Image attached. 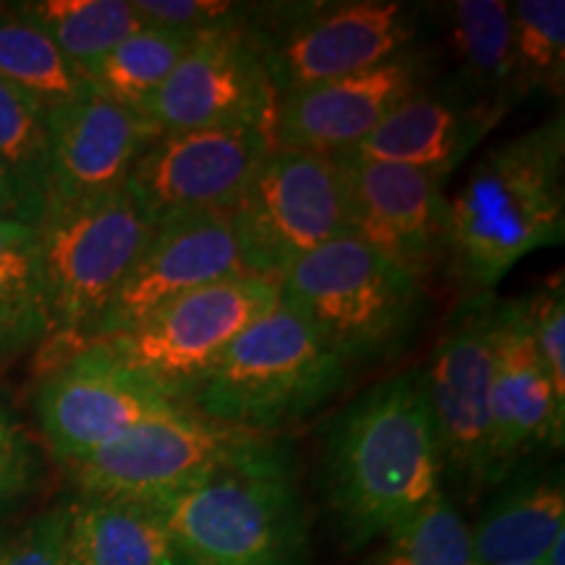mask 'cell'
<instances>
[{
  "instance_id": "cell-1",
  "label": "cell",
  "mask_w": 565,
  "mask_h": 565,
  "mask_svg": "<svg viewBox=\"0 0 565 565\" xmlns=\"http://www.w3.org/2000/svg\"><path fill=\"white\" fill-rule=\"evenodd\" d=\"M320 492L349 550L374 545L445 494L424 370L380 380L328 422Z\"/></svg>"
},
{
  "instance_id": "cell-2",
  "label": "cell",
  "mask_w": 565,
  "mask_h": 565,
  "mask_svg": "<svg viewBox=\"0 0 565 565\" xmlns=\"http://www.w3.org/2000/svg\"><path fill=\"white\" fill-rule=\"evenodd\" d=\"M565 118L487 150L448 196L445 270L466 294H494L526 254L563 242Z\"/></svg>"
},
{
  "instance_id": "cell-3",
  "label": "cell",
  "mask_w": 565,
  "mask_h": 565,
  "mask_svg": "<svg viewBox=\"0 0 565 565\" xmlns=\"http://www.w3.org/2000/svg\"><path fill=\"white\" fill-rule=\"evenodd\" d=\"M192 565H309L312 519L291 448L265 450L152 503Z\"/></svg>"
},
{
  "instance_id": "cell-4",
  "label": "cell",
  "mask_w": 565,
  "mask_h": 565,
  "mask_svg": "<svg viewBox=\"0 0 565 565\" xmlns=\"http://www.w3.org/2000/svg\"><path fill=\"white\" fill-rule=\"evenodd\" d=\"M349 377L341 353L278 301L225 349L189 408L246 433L275 435L312 416Z\"/></svg>"
},
{
  "instance_id": "cell-5",
  "label": "cell",
  "mask_w": 565,
  "mask_h": 565,
  "mask_svg": "<svg viewBox=\"0 0 565 565\" xmlns=\"http://www.w3.org/2000/svg\"><path fill=\"white\" fill-rule=\"evenodd\" d=\"M278 291L282 307L312 324L351 370L398 356L429 307L422 280L353 236L307 254Z\"/></svg>"
},
{
  "instance_id": "cell-6",
  "label": "cell",
  "mask_w": 565,
  "mask_h": 565,
  "mask_svg": "<svg viewBox=\"0 0 565 565\" xmlns=\"http://www.w3.org/2000/svg\"><path fill=\"white\" fill-rule=\"evenodd\" d=\"M152 225L126 189L76 204H47L38 231L53 333L40 349V372L92 341Z\"/></svg>"
},
{
  "instance_id": "cell-7",
  "label": "cell",
  "mask_w": 565,
  "mask_h": 565,
  "mask_svg": "<svg viewBox=\"0 0 565 565\" xmlns=\"http://www.w3.org/2000/svg\"><path fill=\"white\" fill-rule=\"evenodd\" d=\"M275 97L380 66L414 47L419 13L395 0L249 6Z\"/></svg>"
},
{
  "instance_id": "cell-8",
  "label": "cell",
  "mask_w": 565,
  "mask_h": 565,
  "mask_svg": "<svg viewBox=\"0 0 565 565\" xmlns=\"http://www.w3.org/2000/svg\"><path fill=\"white\" fill-rule=\"evenodd\" d=\"M498 294H466L437 338L424 383L433 408L445 484L479 498L500 484L492 456V370Z\"/></svg>"
},
{
  "instance_id": "cell-9",
  "label": "cell",
  "mask_w": 565,
  "mask_h": 565,
  "mask_svg": "<svg viewBox=\"0 0 565 565\" xmlns=\"http://www.w3.org/2000/svg\"><path fill=\"white\" fill-rule=\"evenodd\" d=\"M228 223L244 273L280 282L307 254L351 236L335 160L273 147Z\"/></svg>"
},
{
  "instance_id": "cell-10",
  "label": "cell",
  "mask_w": 565,
  "mask_h": 565,
  "mask_svg": "<svg viewBox=\"0 0 565 565\" xmlns=\"http://www.w3.org/2000/svg\"><path fill=\"white\" fill-rule=\"evenodd\" d=\"M273 440L183 406L139 424L68 471L79 494L158 503L257 456Z\"/></svg>"
},
{
  "instance_id": "cell-11",
  "label": "cell",
  "mask_w": 565,
  "mask_h": 565,
  "mask_svg": "<svg viewBox=\"0 0 565 565\" xmlns=\"http://www.w3.org/2000/svg\"><path fill=\"white\" fill-rule=\"evenodd\" d=\"M278 282L242 273L175 299L129 333L105 338V349L171 398L189 406L225 349L254 320L278 307Z\"/></svg>"
},
{
  "instance_id": "cell-12",
  "label": "cell",
  "mask_w": 565,
  "mask_h": 565,
  "mask_svg": "<svg viewBox=\"0 0 565 565\" xmlns=\"http://www.w3.org/2000/svg\"><path fill=\"white\" fill-rule=\"evenodd\" d=\"M40 374L34 412L47 448L66 469L139 424L183 408L103 343L84 345Z\"/></svg>"
},
{
  "instance_id": "cell-13",
  "label": "cell",
  "mask_w": 565,
  "mask_h": 565,
  "mask_svg": "<svg viewBox=\"0 0 565 565\" xmlns=\"http://www.w3.org/2000/svg\"><path fill=\"white\" fill-rule=\"evenodd\" d=\"M246 17L249 6L236 19L194 34L171 76L141 110L158 134L221 126L273 131L278 97Z\"/></svg>"
},
{
  "instance_id": "cell-14",
  "label": "cell",
  "mask_w": 565,
  "mask_h": 565,
  "mask_svg": "<svg viewBox=\"0 0 565 565\" xmlns=\"http://www.w3.org/2000/svg\"><path fill=\"white\" fill-rule=\"evenodd\" d=\"M353 238L427 286L448 259V194L433 175L391 162L338 154Z\"/></svg>"
},
{
  "instance_id": "cell-15",
  "label": "cell",
  "mask_w": 565,
  "mask_h": 565,
  "mask_svg": "<svg viewBox=\"0 0 565 565\" xmlns=\"http://www.w3.org/2000/svg\"><path fill=\"white\" fill-rule=\"evenodd\" d=\"M273 147V131L263 126L162 131L124 189L152 221L173 212H228Z\"/></svg>"
},
{
  "instance_id": "cell-16",
  "label": "cell",
  "mask_w": 565,
  "mask_h": 565,
  "mask_svg": "<svg viewBox=\"0 0 565 565\" xmlns=\"http://www.w3.org/2000/svg\"><path fill=\"white\" fill-rule=\"evenodd\" d=\"M244 273L228 212H173L150 236L97 322L89 343L129 333L160 307ZM87 343V345H89Z\"/></svg>"
},
{
  "instance_id": "cell-17",
  "label": "cell",
  "mask_w": 565,
  "mask_h": 565,
  "mask_svg": "<svg viewBox=\"0 0 565 565\" xmlns=\"http://www.w3.org/2000/svg\"><path fill=\"white\" fill-rule=\"evenodd\" d=\"M429 74L433 58L408 47L359 74L288 92L275 100L273 145L322 158L351 152L395 105L424 87Z\"/></svg>"
},
{
  "instance_id": "cell-18",
  "label": "cell",
  "mask_w": 565,
  "mask_h": 565,
  "mask_svg": "<svg viewBox=\"0 0 565 565\" xmlns=\"http://www.w3.org/2000/svg\"><path fill=\"white\" fill-rule=\"evenodd\" d=\"M490 414L500 482L534 456L563 448L565 404L536 353L524 296L500 299Z\"/></svg>"
},
{
  "instance_id": "cell-19",
  "label": "cell",
  "mask_w": 565,
  "mask_h": 565,
  "mask_svg": "<svg viewBox=\"0 0 565 565\" xmlns=\"http://www.w3.org/2000/svg\"><path fill=\"white\" fill-rule=\"evenodd\" d=\"M158 129L145 116L97 95L47 110V204H76L124 189Z\"/></svg>"
},
{
  "instance_id": "cell-20",
  "label": "cell",
  "mask_w": 565,
  "mask_h": 565,
  "mask_svg": "<svg viewBox=\"0 0 565 565\" xmlns=\"http://www.w3.org/2000/svg\"><path fill=\"white\" fill-rule=\"evenodd\" d=\"M505 116L508 113L469 97L450 79L427 82L395 105L362 145L343 154L406 166L445 183Z\"/></svg>"
},
{
  "instance_id": "cell-21",
  "label": "cell",
  "mask_w": 565,
  "mask_h": 565,
  "mask_svg": "<svg viewBox=\"0 0 565 565\" xmlns=\"http://www.w3.org/2000/svg\"><path fill=\"white\" fill-rule=\"evenodd\" d=\"M490 503L469 526L475 565H532L545 561L565 534V487L561 469L521 463L494 487Z\"/></svg>"
},
{
  "instance_id": "cell-22",
  "label": "cell",
  "mask_w": 565,
  "mask_h": 565,
  "mask_svg": "<svg viewBox=\"0 0 565 565\" xmlns=\"http://www.w3.org/2000/svg\"><path fill=\"white\" fill-rule=\"evenodd\" d=\"M68 565H192L152 503L79 494L66 503Z\"/></svg>"
},
{
  "instance_id": "cell-23",
  "label": "cell",
  "mask_w": 565,
  "mask_h": 565,
  "mask_svg": "<svg viewBox=\"0 0 565 565\" xmlns=\"http://www.w3.org/2000/svg\"><path fill=\"white\" fill-rule=\"evenodd\" d=\"M448 42L456 61L450 82L475 100L511 113L521 103L513 74L511 3L456 0L445 9Z\"/></svg>"
},
{
  "instance_id": "cell-24",
  "label": "cell",
  "mask_w": 565,
  "mask_h": 565,
  "mask_svg": "<svg viewBox=\"0 0 565 565\" xmlns=\"http://www.w3.org/2000/svg\"><path fill=\"white\" fill-rule=\"evenodd\" d=\"M51 333L38 225L0 217V359L40 351Z\"/></svg>"
},
{
  "instance_id": "cell-25",
  "label": "cell",
  "mask_w": 565,
  "mask_h": 565,
  "mask_svg": "<svg viewBox=\"0 0 565 565\" xmlns=\"http://www.w3.org/2000/svg\"><path fill=\"white\" fill-rule=\"evenodd\" d=\"M0 79L30 95L45 110L92 92L87 74L13 3L0 6Z\"/></svg>"
},
{
  "instance_id": "cell-26",
  "label": "cell",
  "mask_w": 565,
  "mask_h": 565,
  "mask_svg": "<svg viewBox=\"0 0 565 565\" xmlns=\"http://www.w3.org/2000/svg\"><path fill=\"white\" fill-rule=\"evenodd\" d=\"M13 6L51 34L84 74L145 26L131 0H26Z\"/></svg>"
},
{
  "instance_id": "cell-27",
  "label": "cell",
  "mask_w": 565,
  "mask_h": 565,
  "mask_svg": "<svg viewBox=\"0 0 565 565\" xmlns=\"http://www.w3.org/2000/svg\"><path fill=\"white\" fill-rule=\"evenodd\" d=\"M192 40L189 34L145 24L139 32L118 42L108 55H103L87 71V79L97 95L141 116L154 92L166 84L175 63L192 45Z\"/></svg>"
},
{
  "instance_id": "cell-28",
  "label": "cell",
  "mask_w": 565,
  "mask_h": 565,
  "mask_svg": "<svg viewBox=\"0 0 565 565\" xmlns=\"http://www.w3.org/2000/svg\"><path fill=\"white\" fill-rule=\"evenodd\" d=\"M511 47L515 89L521 100L547 95L561 100L565 87V3L515 0L511 3Z\"/></svg>"
},
{
  "instance_id": "cell-29",
  "label": "cell",
  "mask_w": 565,
  "mask_h": 565,
  "mask_svg": "<svg viewBox=\"0 0 565 565\" xmlns=\"http://www.w3.org/2000/svg\"><path fill=\"white\" fill-rule=\"evenodd\" d=\"M359 565H475L469 524L450 494L393 529Z\"/></svg>"
},
{
  "instance_id": "cell-30",
  "label": "cell",
  "mask_w": 565,
  "mask_h": 565,
  "mask_svg": "<svg viewBox=\"0 0 565 565\" xmlns=\"http://www.w3.org/2000/svg\"><path fill=\"white\" fill-rule=\"evenodd\" d=\"M0 162L45 196L47 166H51L47 110L3 79H0Z\"/></svg>"
},
{
  "instance_id": "cell-31",
  "label": "cell",
  "mask_w": 565,
  "mask_h": 565,
  "mask_svg": "<svg viewBox=\"0 0 565 565\" xmlns=\"http://www.w3.org/2000/svg\"><path fill=\"white\" fill-rule=\"evenodd\" d=\"M529 328L557 398L565 404V286L563 273L524 296Z\"/></svg>"
},
{
  "instance_id": "cell-32",
  "label": "cell",
  "mask_w": 565,
  "mask_h": 565,
  "mask_svg": "<svg viewBox=\"0 0 565 565\" xmlns=\"http://www.w3.org/2000/svg\"><path fill=\"white\" fill-rule=\"evenodd\" d=\"M0 565H68L66 503L0 534Z\"/></svg>"
},
{
  "instance_id": "cell-33",
  "label": "cell",
  "mask_w": 565,
  "mask_h": 565,
  "mask_svg": "<svg viewBox=\"0 0 565 565\" xmlns=\"http://www.w3.org/2000/svg\"><path fill=\"white\" fill-rule=\"evenodd\" d=\"M40 479V456L9 401L0 393V511L17 505Z\"/></svg>"
},
{
  "instance_id": "cell-34",
  "label": "cell",
  "mask_w": 565,
  "mask_h": 565,
  "mask_svg": "<svg viewBox=\"0 0 565 565\" xmlns=\"http://www.w3.org/2000/svg\"><path fill=\"white\" fill-rule=\"evenodd\" d=\"M131 3L147 26H160L189 38L236 19L244 9L225 0H131Z\"/></svg>"
},
{
  "instance_id": "cell-35",
  "label": "cell",
  "mask_w": 565,
  "mask_h": 565,
  "mask_svg": "<svg viewBox=\"0 0 565 565\" xmlns=\"http://www.w3.org/2000/svg\"><path fill=\"white\" fill-rule=\"evenodd\" d=\"M45 212V196L34 192L17 173L0 162V217L38 225Z\"/></svg>"
},
{
  "instance_id": "cell-36",
  "label": "cell",
  "mask_w": 565,
  "mask_h": 565,
  "mask_svg": "<svg viewBox=\"0 0 565 565\" xmlns=\"http://www.w3.org/2000/svg\"><path fill=\"white\" fill-rule=\"evenodd\" d=\"M532 565H542V563H532Z\"/></svg>"
}]
</instances>
